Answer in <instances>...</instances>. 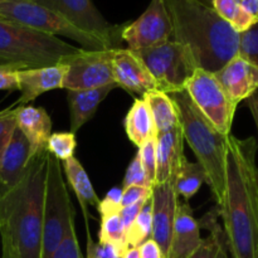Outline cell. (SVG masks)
<instances>
[{"mask_svg": "<svg viewBox=\"0 0 258 258\" xmlns=\"http://www.w3.org/2000/svg\"><path fill=\"white\" fill-rule=\"evenodd\" d=\"M0 258H17V256L13 253L12 249L8 248L7 246H3L2 244V257Z\"/></svg>", "mask_w": 258, "mask_h": 258, "instance_id": "44", "label": "cell"}, {"mask_svg": "<svg viewBox=\"0 0 258 258\" xmlns=\"http://www.w3.org/2000/svg\"><path fill=\"white\" fill-rule=\"evenodd\" d=\"M112 71L115 83L130 93L144 96L158 90L156 82L146 66L134 50L116 48L112 49Z\"/></svg>", "mask_w": 258, "mask_h": 258, "instance_id": "14", "label": "cell"}, {"mask_svg": "<svg viewBox=\"0 0 258 258\" xmlns=\"http://www.w3.org/2000/svg\"><path fill=\"white\" fill-rule=\"evenodd\" d=\"M186 160L184 155V136L180 125L168 133L156 136V181L166 183L175 178L176 173Z\"/></svg>", "mask_w": 258, "mask_h": 258, "instance_id": "18", "label": "cell"}, {"mask_svg": "<svg viewBox=\"0 0 258 258\" xmlns=\"http://www.w3.org/2000/svg\"><path fill=\"white\" fill-rule=\"evenodd\" d=\"M0 18L45 34L70 38L86 50L111 49L107 43L80 29L63 15L29 0H0Z\"/></svg>", "mask_w": 258, "mask_h": 258, "instance_id": "6", "label": "cell"}, {"mask_svg": "<svg viewBox=\"0 0 258 258\" xmlns=\"http://www.w3.org/2000/svg\"><path fill=\"white\" fill-rule=\"evenodd\" d=\"M253 138H227L226 189L219 213L232 258H256L258 248V166Z\"/></svg>", "mask_w": 258, "mask_h": 258, "instance_id": "1", "label": "cell"}, {"mask_svg": "<svg viewBox=\"0 0 258 258\" xmlns=\"http://www.w3.org/2000/svg\"><path fill=\"white\" fill-rule=\"evenodd\" d=\"M141 258H165L160 247L154 239H148L138 247Z\"/></svg>", "mask_w": 258, "mask_h": 258, "instance_id": "40", "label": "cell"}, {"mask_svg": "<svg viewBox=\"0 0 258 258\" xmlns=\"http://www.w3.org/2000/svg\"><path fill=\"white\" fill-rule=\"evenodd\" d=\"M122 196V188H112L102 201H100L97 209L100 214L108 213V212L120 211V202Z\"/></svg>", "mask_w": 258, "mask_h": 258, "instance_id": "37", "label": "cell"}, {"mask_svg": "<svg viewBox=\"0 0 258 258\" xmlns=\"http://www.w3.org/2000/svg\"><path fill=\"white\" fill-rule=\"evenodd\" d=\"M73 221L75 208L63 178L62 164L49 153L45 180L42 258L53 257Z\"/></svg>", "mask_w": 258, "mask_h": 258, "instance_id": "7", "label": "cell"}, {"mask_svg": "<svg viewBox=\"0 0 258 258\" xmlns=\"http://www.w3.org/2000/svg\"><path fill=\"white\" fill-rule=\"evenodd\" d=\"M112 49L86 50L68 54L59 60L67 66L63 90H93L116 85L112 71Z\"/></svg>", "mask_w": 258, "mask_h": 258, "instance_id": "10", "label": "cell"}, {"mask_svg": "<svg viewBox=\"0 0 258 258\" xmlns=\"http://www.w3.org/2000/svg\"><path fill=\"white\" fill-rule=\"evenodd\" d=\"M15 127H17V108L9 107L0 111V159Z\"/></svg>", "mask_w": 258, "mask_h": 258, "instance_id": "34", "label": "cell"}, {"mask_svg": "<svg viewBox=\"0 0 258 258\" xmlns=\"http://www.w3.org/2000/svg\"><path fill=\"white\" fill-rule=\"evenodd\" d=\"M116 87L117 85H107L93 90L67 91L71 133L76 134L85 123H87L95 116L101 102Z\"/></svg>", "mask_w": 258, "mask_h": 258, "instance_id": "22", "label": "cell"}, {"mask_svg": "<svg viewBox=\"0 0 258 258\" xmlns=\"http://www.w3.org/2000/svg\"><path fill=\"white\" fill-rule=\"evenodd\" d=\"M81 48L0 18V67L20 71L59 63Z\"/></svg>", "mask_w": 258, "mask_h": 258, "instance_id": "5", "label": "cell"}, {"mask_svg": "<svg viewBox=\"0 0 258 258\" xmlns=\"http://www.w3.org/2000/svg\"><path fill=\"white\" fill-rule=\"evenodd\" d=\"M4 188H5V186H2V185H0V193H2V191L4 190Z\"/></svg>", "mask_w": 258, "mask_h": 258, "instance_id": "46", "label": "cell"}, {"mask_svg": "<svg viewBox=\"0 0 258 258\" xmlns=\"http://www.w3.org/2000/svg\"><path fill=\"white\" fill-rule=\"evenodd\" d=\"M52 258H82L77 236H76L75 221L70 224L62 242Z\"/></svg>", "mask_w": 258, "mask_h": 258, "instance_id": "33", "label": "cell"}, {"mask_svg": "<svg viewBox=\"0 0 258 258\" xmlns=\"http://www.w3.org/2000/svg\"><path fill=\"white\" fill-rule=\"evenodd\" d=\"M66 71L67 66L60 62L45 67L17 71L19 83L18 91H20V98L17 105H28L43 93L58 88L63 90Z\"/></svg>", "mask_w": 258, "mask_h": 258, "instance_id": "16", "label": "cell"}, {"mask_svg": "<svg viewBox=\"0 0 258 258\" xmlns=\"http://www.w3.org/2000/svg\"><path fill=\"white\" fill-rule=\"evenodd\" d=\"M199 2H202L203 4L208 5V7H212V4H213V0H199Z\"/></svg>", "mask_w": 258, "mask_h": 258, "instance_id": "45", "label": "cell"}, {"mask_svg": "<svg viewBox=\"0 0 258 258\" xmlns=\"http://www.w3.org/2000/svg\"><path fill=\"white\" fill-rule=\"evenodd\" d=\"M150 107L156 134L168 133L179 126L178 111L168 93L154 90L143 96Z\"/></svg>", "mask_w": 258, "mask_h": 258, "instance_id": "24", "label": "cell"}, {"mask_svg": "<svg viewBox=\"0 0 258 258\" xmlns=\"http://www.w3.org/2000/svg\"><path fill=\"white\" fill-rule=\"evenodd\" d=\"M247 105H248L249 111H251L252 116H253V120L257 126V133H258V91L254 93V95H252L248 100H247Z\"/></svg>", "mask_w": 258, "mask_h": 258, "instance_id": "42", "label": "cell"}, {"mask_svg": "<svg viewBox=\"0 0 258 258\" xmlns=\"http://www.w3.org/2000/svg\"><path fill=\"white\" fill-rule=\"evenodd\" d=\"M212 8L222 19L229 23L238 33L246 32L257 23L244 12L241 0H213Z\"/></svg>", "mask_w": 258, "mask_h": 258, "instance_id": "28", "label": "cell"}, {"mask_svg": "<svg viewBox=\"0 0 258 258\" xmlns=\"http://www.w3.org/2000/svg\"><path fill=\"white\" fill-rule=\"evenodd\" d=\"M173 40L190 50L198 68L218 72L238 55L239 33L199 0H163Z\"/></svg>", "mask_w": 258, "mask_h": 258, "instance_id": "3", "label": "cell"}, {"mask_svg": "<svg viewBox=\"0 0 258 258\" xmlns=\"http://www.w3.org/2000/svg\"><path fill=\"white\" fill-rule=\"evenodd\" d=\"M100 244L107 247L116 257H122L128 248L126 241V229L118 212L101 214V227L98 233Z\"/></svg>", "mask_w": 258, "mask_h": 258, "instance_id": "26", "label": "cell"}, {"mask_svg": "<svg viewBox=\"0 0 258 258\" xmlns=\"http://www.w3.org/2000/svg\"><path fill=\"white\" fill-rule=\"evenodd\" d=\"M60 164H62V169L68 179V183L71 184L72 189L75 190L76 196H77L78 202H80L82 214L85 217L86 231H87L88 258H93V243L90 234V224H88L90 213H88L87 209L88 206H93L97 208L98 204H100V199H98L97 194H96L95 189H93L92 183L90 180V176L87 175L85 168L78 161L77 158L72 156V158L62 161Z\"/></svg>", "mask_w": 258, "mask_h": 258, "instance_id": "20", "label": "cell"}, {"mask_svg": "<svg viewBox=\"0 0 258 258\" xmlns=\"http://www.w3.org/2000/svg\"><path fill=\"white\" fill-rule=\"evenodd\" d=\"M123 125L128 140L138 148L150 139L158 136L150 107L144 97L135 100L126 115Z\"/></svg>", "mask_w": 258, "mask_h": 258, "instance_id": "23", "label": "cell"}, {"mask_svg": "<svg viewBox=\"0 0 258 258\" xmlns=\"http://www.w3.org/2000/svg\"><path fill=\"white\" fill-rule=\"evenodd\" d=\"M207 181L208 179L203 168L198 163L185 160L174 178V188L178 197L188 203Z\"/></svg>", "mask_w": 258, "mask_h": 258, "instance_id": "27", "label": "cell"}, {"mask_svg": "<svg viewBox=\"0 0 258 258\" xmlns=\"http://www.w3.org/2000/svg\"><path fill=\"white\" fill-rule=\"evenodd\" d=\"M121 40L128 49L140 50L173 40V27L163 0H151L148 9L121 30Z\"/></svg>", "mask_w": 258, "mask_h": 258, "instance_id": "12", "label": "cell"}, {"mask_svg": "<svg viewBox=\"0 0 258 258\" xmlns=\"http://www.w3.org/2000/svg\"><path fill=\"white\" fill-rule=\"evenodd\" d=\"M149 201H150V199H149ZM149 201H146V202H149ZM146 202H140V203H136V204H133V206L125 207V208H121L120 211H118V214H120V217H121V221H122L123 226H125L126 233H127V231L130 229L131 224L134 223V221L136 219L138 214L140 213V211L143 209V207L146 204Z\"/></svg>", "mask_w": 258, "mask_h": 258, "instance_id": "39", "label": "cell"}, {"mask_svg": "<svg viewBox=\"0 0 258 258\" xmlns=\"http://www.w3.org/2000/svg\"><path fill=\"white\" fill-rule=\"evenodd\" d=\"M138 153L140 155L146 179L153 186L156 181V136L144 143L139 148Z\"/></svg>", "mask_w": 258, "mask_h": 258, "instance_id": "32", "label": "cell"}, {"mask_svg": "<svg viewBox=\"0 0 258 258\" xmlns=\"http://www.w3.org/2000/svg\"><path fill=\"white\" fill-rule=\"evenodd\" d=\"M63 15L80 29L100 38L111 49L118 48L123 25L116 27L102 17L92 0H29Z\"/></svg>", "mask_w": 258, "mask_h": 258, "instance_id": "11", "label": "cell"}, {"mask_svg": "<svg viewBox=\"0 0 258 258\" xmlns=\"http://www.w3.org/2000/svg\"><path fill=\"white\" fill-rule=\"evenodd\" d=\"M214 75L232 102L237 106L258 91V67L241 55L229 60Z\"/></svg>", "mask_w": 258, "mask_h": 258, "instance_id": "15", "label": "cell"}, {"mask_svg": "<svg viewBox=\"0 0 258 258\" xmlns=\"http://www.w3.org/2000/svg\"><path fill=\"white\" fill-rule=\"evenodd\" d=\"M130 185L151 188L148 179H146L145 171H144L143 164H141V159H140V155H139V153H136V155L134 156L130 165L127 166V170H126L125 176H123L122 188H126V186H130Z\"/></svg>", "mask_w": 258, "mask_h": 258, "instance_id": "35", "label": "cell"}, {"mask_svg": "<svg viewBox=\"0 0 258 258\" xmlns=\"http://www.w3.org/2000/svg\"><path fill=\"white\" fill-rule=\"evenodd\" d=\"M121 258H141L140 252H139L138 247H130V248L126 249L125 253L122 254Z\"/></svg>", "mask_w": 258, "mask_h": 258, "instance_id": "43", "label": "cell"}, {"mask_svg": "<svg viewBox=\"0 0 258 258\" xmlns=\"http://www.w3.org/2000/svg\"><path fill=\"white\" fill-rule=\"evenodd\" d=\"M244 12L258 22V0H241Z\"/></svg>", "mask_w": 258, "mask_h": 258, "instance_id": "41", "label": "cell"}, {"mask_svg": "<svg viewBox=\"0 0 258 258\" xmlns=\"http://www.w3.org/2000/svg\"><path fill=\"white\" fill-rule=\"evenodd\" d=\"M184 90L202 115L219 134L231 135L237 105L232 102L214 73L197 68L186 81Z\"/></svg>", "mask_w": 258, "mask_h": 258, "instance_id": "9", "label": "cell"}, {"mask_svg": "<svg viewBox=\"0 0 258 258\" xmlns=\"http://www.w3.org/2000/svg\"><path fill=\"white\" fill-rule=\"evenodd\" d=\"M49 151L32 156L19 180L0 193V238L17 258H42Z\"/></svg>", "mask_w": 258, "mask_h": 258, "instance_id": "2", "label": "cell"}, {"mask_svg": "<svg viewBox=\"0 0 258 258\" xmlns=\"http://www.w3.org/2000/svg\"><path fill=\"white\" fill-rule=\"evenodd\" d=\"M151 197V188L145 186L130 185L122 188V196H121L120 209L125 207L133 206V204L140 203V202L149 201Z\"/></svg>", "mask_w": 258, "mask_h": 258, "instance_id": "36", "label": "cell"}, {"mask_svg": "<svg viewBox=\"0 0 258 258\" xmlns=\"http://www.w3.org/2000/svg\"><path fill=\"white\" fill-rule=\"evenodd\" d=\"M134 52L155 80L158 91L168 95L184 91L186 81L198 68L190 50L175 40Z\"/></svg>", "mask_w": 258, "mask_h": 258, "instance_id": "8", "label": "cell"}, {"mask_svg": "<svg viewBox=\"0 0 258 258\" xmlns=\"http://www.w3.org/2000/svg\"><path fill=\"white\" fill-rule=\"evenodd\" d=\"M221 216L219 208L217 207L213 212H209L207 217L209 221L202 219L204 227L211 231V234L203 239L201 246L197 248L189 258H228V244H227L226 233L217 222V217Z\"/></svg>", "mask_w": 258, "mask_h": 258, "instance_id": "25", "label": "cell"}, {"mask_svg": "<svg viewBox=\"0 0 258 258\" xmlns=\"http://www.w3.org/2000/svg\"><path fill=\"white\" fill-rule=\"evenodd\" d=\"M30 158L29 143L22 131L15 127L0 159V185L5 188L14 185L22 176Z\"/></svg>", "mask_w": 258, "mask_h": 258, "instance_id": "21", "label": "cell"}, {"mask_svg": "<svg viewBox=\"0 0 258 258\" xmlns=\"http://www.w3.org/2000/svg\"><path fill=\"white\" fill-rule=\"evenodd\" d=\"M256 258H258V248H257V254H256Z\"/></svg>", "mask_w": 258, "mask_h": 258, "instance_id": "47", "label": "cell"}, {"mask_svg": "<svg viewBox=\"0 0 258 258\" xmlns=\"http://www.w3.org/2000/svg\"><path fill=\"white\" fill-rule=\"evenodd\" d=\"M201 224L194 218L190 206L179 202L166 258H189L202 243Z\"/></svg>", "mask_w": 258, "mask_h": 258, "instance_id": "17", "label": "cell"}, {"mask_svg": "<svg viewBox=\"0 0 258 258\" xmlns=\"http://www.w3.org/2000/svg\"><path fill=\"white\" fill-rule=\"evenodd\" d=\"M17 127L25 136L30 146L32 156L47 150V144L52 131V120L43 107L18 106Z\"/></svg>", "mask_w": 258, "mask_h": 258, "instance_id": "19", "label": "cell"}, {"mask_svg": "<svg viewBox=\"0 0 258 258\" xmlns=\"http://www.w3.org/2000/svg\"><path fill=\"white\" fill-rule=\"evenodd\" d=\"M238 55L258 67V22L246 32L239 33Z\"/></svg>", "mask_w": 258, "mask_h": 258, "instance_id": "31", "label": "cell"}, {"mask_svg": "<svg viewBox=\"0 0 258 258\" xmlns=\"http://www.w3.org/2000/svg\"><path fill=\"white\" fill-rule=\"evenodd\" d=\"M151 212H153V234L151 239L158 243L165 258L170 247L171 233L176 216L179 197L174 188V179L151 186Z\"/></svg>", "mask_w": 258, "mask_h": 258, "instance_id": "13", "label": "cell"}, {"mask_svg": "<svg viewBox=\"0 0 258 258\" xmlns=\"http://www.w3.org/2000/svg\"><path fill=\"white\" fill-rule=\"evenodd\" d=\"M19 83H18L17 71L10 68L0 67V91H18Z\"/></svg>", "mask_w": 258, "mask_h": 258, "instance_id": "38", "label": "cell"}, {"mask_svg": "<svg viewBox=\"0 0 258 258\" xmlns=\"http://www.w3.org/2000/svg\"><path fill=\"white\" fill-rule=\"evenodd\" d=\"M76 148H77V140L75 134L71 131L52 134L47 144V150L60 163L75 156Z\"/></svg>", "mask_w": 258, "mask_h": 258, "instance_id": "30", "label": "cell"}, {"mask_svg": "<svg viewBox=\"0 0 258 258\" xmlns=\"http://www.w3.org/2000/svg\"><path fill=\"white\" fill-rule=\"evenodd\" d=\"M151 234H153V212H151V203L149 201L143 207V209L126 233L128 248L139 247L141 243L150 239Z\"/></svg>", "mask_w": 258, "mask_h": 258, "instance_id": "29", "label": "cell"}, {"mask_svg": "<svg viewBox=\"0 0 258 258\" xmlns=\"http://www.w3.org/2000/svg\"><path fill=\"white\" fill-rule=\"evenodd\" d=\"M178 111L179 125L184 141L189 144L197 158V163L207 174V184L219 207L223 202L226 189L227 138L219 134L196 107L186 91L169 95Z\"/></svg>", "mask_w": 258, "mask_h": 258, "instance_id": "4", "label": "cell"}]
</instances>
